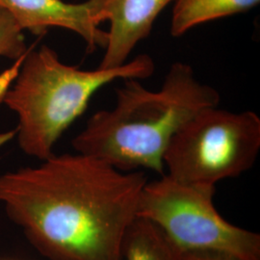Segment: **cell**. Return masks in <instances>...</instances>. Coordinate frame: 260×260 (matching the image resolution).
<instances>
[{
    "label": "cell",
    "instance_id": "6da1fadb",
    "mask_svg": "<svg viewBox=\"0 0 260 260\" xmlns=\"http://www.w3.org/2000/svg\"><path fill=\"white\" fill-rule=\"evenodd\" d=\"M147 181L78 152L53 154L0 175V205L47 259L122 260Z\"/></svg>",
    "mask_w": 260,
    "mask_h": 260
},
{
    "label": "cell",
    "instance_id": "7a4b0ae2",
    "mask_svg": "<svg viewBox=\"0 0 260 260\" xmlns=\"http://www.w3.org/2000/svg\"><path fill=\"white\" fill-rule=\"evenodd\" d=\"M141 79H122L116 103L94 113L73 140L74 149L121 172L147 169L165 175L164 155L174 135L197 113L218 106L221 96L183 62L170 67L157 91Z\"/></svg>",
    "mask_w": 260,
    "mask_h": 260
},
{
    "label": "cell",
    "instance_id": "3957f363",
    "mask_svg": "<svg viewBox=\"0 0 260 260\" xmlns=\"http://www.w3.org/2000/svg\"><path fill=\"white\" fill-rule=\"evenodd\" d=\"M155 64L141 54L114 69L83 71L64 64L54 49L31 47L4 104L19 117L16 129L20 149L44 161L51 157L60 137L88 108L105 85L127 78L146 79Z\"/></svg>",
    "mask_w": 260,
    "mask_h": 260
},
{
    "label": "cell",
    "instance_id": "277c9868",
    "mask_svg": "<svg viewBox=\"0 0 260 260\" xmlns=\"http://www.w3.org/2000/svg\"><path fill=\"white\" fill-rule=\"evenodd\" d=\"M259 150L255 112L207 107L177 130L165 152L164 167L177 181L215 186L249 171Z\"/></svg>",
    "mask_w": 260,
    "mask_h": 260
},
{
    "label": "cell",
    "instance_id": "5b68a950",
    "mask_svg": "<svg viewBox=\"0 0 260 260\" xmlns=\"http://www.w3.org/2000/svg\"><path fill=\"white\" fill-rule=\"evenodd\" d=\"M215 190L165 174L144 186L137 217L157 225L180 251L210 250L260 260L259 234L224 220L214 205Z\"/></svg>",
    "mask_w": 260,
    "mask_h": 260
},
{
    "label": "cell",
    "instance_id": "8992f818",
    "mask_svg": "<svg viewBox=\"0 0 260 260\" xmlns=\"http://www.w3.org/2000/svg\"><path fill=\"white\" fill-rule=\"evenodd\" d=\"M105 0H86L69 3L63 0H0V7L7 10L19 27L42 36L51 27L64 28L83 39L87 50L105 49L107 31L100 28Z\"/></svg>",
    "mask_w": 260,
    "mask_h": 260
},
{
    "label": "cell",
    "instance_id": "52a82bcc",
    "mask_svg": "<svg viewBox=\"0 0 260 260\" xmlns=\"http://www.w3.org/2000/svg\"><path fill=\"white\" fill-rule=\"evenodd\" d=\"M176 0H105L102 20L109 21L108 42L98 68L124 65L132 50L148 38L160 13Z\"/></svg>",
    "mask_w": 260,
    "mask_h": 260
},
{
    "label": "cell",
    "instance_id": "ba28073f",
    "mask_svg": "<svg viewBox=\"0 0 260 260\" xmlns=\"http://www.w3.org/2000/svg\"><path fill=\"white\" fill-rule=\"evenodd\" d=\"M259 2L260 0H176L171 35L180 37L200 24L246 12Z\"/></svg>",
    "mask_w": 260,
    "mask_h": 260
},
{
    "label": "cell",
    "instance_id": "9c48e42d",
    "mask_svg": "<svg viewBox=\"0 0 260 260\" xmlns=\"http://www.w3.org/2000/svg\"><path fill=\"white\" fill-rule=\"evenodd\" d=\"M180 250L157 225L137 217L125 234L122 260H180Z\"/></svg>",
    "mask_w": 260,
    "mask_h": 260
},
{
    "label": "cell",
    "instance_id": "30bf717a",
    "mask_svg": "<svg viewBox=\"0 0 260 260\" xmlns=\"http://www.w3.org/2000/svg\"><path fill=\"white\" fill-rule=\"evenodd\" d=\"M27 49L23 30L7 10L0 7V57L15 61Z\"/></svg>",
    "mask_w": 260,
    "mask_h": 260
},
{
    "label": "cell",
    "instance_id": "8fae6325",
    "mask_svg": "<svg viewBox=\"0 0 260 260\" xmlns=\"http://www.w3.org/2000/svg\"><path fill=\"white\" fill-rule=\"evenodd\" d=\"M28 50L29 49H27V51L23 55L20 56L17 60H15L13 65L0 74V104L4 103L10 89L16 82L23 64V61L27 55Z\"/></svg>",
    "mask_w": 260,
    "mask_h": 260
},
{
    "label": "cell",
    "instance_id": "7c38bea8",
    "mask_svg": "<svg viewBox=\"0 0 260 260\" xmlns=\"http://www.w3.org/2000/svg\"><path fill=\"white\" fill-rule=\"evenodd\" d=\"M180 260H243L235 255L219 251L192 250L180 251Z\"/></svg>",
    "mask_w": 260,
    "mask_h": 260
},
{
    "label": "cell",
    "instance_id": "4fadbf2b",
    "mask_svg": "<svg viewBox=\"0 0 260 260\" xmlns=\"http://www.w3.org/2000/svg\"><path fill=\"white\" fill-rule=\"evenodd\" d=\"M16 137V130H10L0 133V149H2L7 143Z\"/></svg>",
    "mask_w": 260,
    "mask_h": 260
}]
</instances>
